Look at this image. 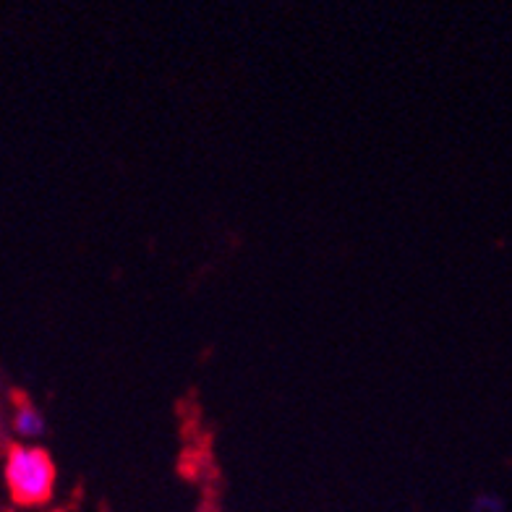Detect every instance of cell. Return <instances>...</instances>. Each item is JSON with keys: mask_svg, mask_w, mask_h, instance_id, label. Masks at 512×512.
Wrapping results in <instances>:
<instances>
[{"mask_svg": "<svg viewBox=\"0 0 512 512\" xmlns=\"http://www.w3.org/2000/svg\"><path fill=\"white\" fill-rule=\"evenodd\" d=\"M6 484L14 502L24 507L45 505L55 489V463L34 445H11L6 455Z\"/></svg>", "mask_w": 512, "mask_h": 512, "instance_id": "1", "label": "cell"}, {"mask_svg": "<svg viewBox=\"0 0 512 512\" xmlns=\"http://www.w3.org/2000/svg\"><path fill=\"white\" fill-rule=\"evenodd\" d=\"M473 510L476 512H502V502H499L497 497H492V494H481V497H476V502H473Z\"/></svg>", "mask_w": 512, "mask_h": 512, "instance_id": "3", "label": "cell"}, {"mask_svg": "<svg viewBox=\"0 0 512 512\" xmlns=\"http://www.w3.org/2000/svg\"><path fill=\"white\" fill-rule=\"evenodd\" d=\"M14 432L21 439H37L45 434V416L32 403H19L14 411Z\"/></svg>", "mask_w": 512, "mask_h": 512, "instance_id": "2", "label": "cell"}]
</instances>
